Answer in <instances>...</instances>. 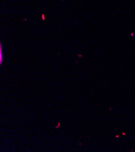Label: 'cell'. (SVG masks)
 <instances>
[{
  "label": "cell",
  "instance_id": "6da1fadb",
  "mask_svg": "<svg viewBox=\"0 0 135 152\" xmlns=\"http://www.w3.org/2000/svg\"><path fill=\"white\" fill-rule=\"evenodd\" d=\"M59 126H60V123H58V126H56V127H55V128H56V129H57V128H58V127H59Z\"/></svg>",
  "mask_w": 135,
  "mask_h": 152
}]
</instances>
